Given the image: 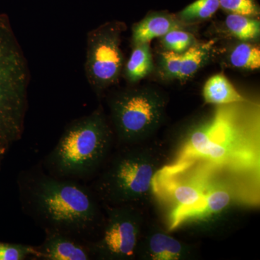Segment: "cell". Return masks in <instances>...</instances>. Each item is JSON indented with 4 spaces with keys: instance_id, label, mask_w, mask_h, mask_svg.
<instances>
[{
    "instance_id": "10",
    "label": "cell",
    "mask_w": 260,
    "mask_h": 260,
    "mask_svg": "<svg viewBox=\"0 0 260 260\" xmlns=\"http://www.w3.org/2000/svg\"><path fill=\"white\" fill-rule=\"evenodd\" d=\"M208 171L173 179L167 185V194L173 205L172 229L188 214L200 208L204 200Z\"/></svg>"
},
{
    "instance_id": "3",
    "label": "cell",
    "mask_w": 260,
    "mask_h": 260,
    "mask_svg": "<svg viewBox=\"0 0 260 260\" xmlns=\"http://www.w3.org/2000/svg\"><path fill=\"white\" fill-rule=\"evenodd\" d=\"M145 143L125 145L98 179V196L109 205L136 204L155 190L164 159L159 148Z\"/></svg>"
},
{
    "instance_id": "6",
    "label": "cell",
    "mask_w": 260,
    "mask_h": 260,
    "mask_svg": "<svg viewBox=\"0 0 260 260\" xmlns=\"http://www.w3.org/2000/svg\"><path fill=\"white\" fill-rule=\"evenodd\" d=\"M125 24L111 21L90 30L87 36L85 72L89 85L97 95L119 82L124 66L121 37Z\"/></svg>"
},
{
    "instance_id": "5",
    "label": "cell",
    "mask_w": 260,
    "mask_h": 260,
    "mask_svg": "<svg viewBox=\"0 0 260 260\" xmlns=\"http://www.w3.org/2000/svg\"><path fill=\"white\" fill-rule=\"evenodd\" d=\"M167 105L165 94L153 87L126 88L114 94L109 108L119 143L131 145L150 140L164 124Z\"/></svg>"
},
{
    "instance_id": "20",
    "label": "cell",
    "mask_w": 260,
    "mask_h": 260,
    "mask_svg": "<svg viewBox=\"0 0 260 260\" xmlns=\"http://www.w3.org/2000/svg\"><path fill=\"white\" fill-rule=\"evenodd\" d=\"M159 74L162 79L178 80L180 72L182 54L164 50L159 57Z\"/></svg>"
},
{
    "instance_id": "14",
    "label": "cell",
    "mask_w": 260,
    "mask_h": 260,
    "mask_svg": "<svg viewBox=\"0 0 260 260\" xmlns=\"http://www.w3.org/2000/svg\"><path fill=\"white\" fill-rule=\"evenodd\" d=\"M153 68L150 44L145 43L133 46L131 55L124 64L122 73L126 81L134 85L148 76L153 72Z\"/></svg>"
},
{
    "instance_id": "22",
    "label": "cell",
    "mask_w": 260,
    "mask_h": 260,
    "mask_svg": "<svg viewBox=\"0 0 260 260\" xmlns=\"http://www.w3.org/2000/svg\"><path fill=\"white\" fill-rule=\"evenodd\" d=\"M30 256H38L37 249L32 246L0 244V260H22Z\"/></svg>"
},
{
    "instance_id": "15",
    "label": "cell",
    "mask_w": 260,
    "mask_h": 260,
    "mask_svg": "<svg viewBox=\"0 0 260 260\" xmlns=\"http://www.w3.org/2000/svg\"><path fill=\"white\" fill-rule=\"evenodd\" d=\"M214 41L197 43L182 54L180 72L178 80L186 81L193 76L210 60L214 52Z\"/></svg>"
},
{
    "instance_id": "21",
    "label": "cell",
    "mask_w": 260,
    "mask_h": 260,
    "mask_svg": "<svg viewBox=\"0 0 260 260\" xmlns=\"http://www.w3.org/2000/svg\"><path fill=\"white\" fill-rule=\"evenodd\" d=\"M220 8L229 14L256 18L260 9L256 0H219Z\"/></svg>"
},
{
    "instance_id": "19",
    "label": "cell",
    "mask_w": 260,
    "mask_h": 260,
    "mask_svg": "<svg viewBox=\"0 0 260 260\" xmlns=\"http://www.w3.org/2000/svg\"><path fill=\"white\" fill-rule=\"evenodd\" d=\"M160 43L164 50L183 54L198 42L191 32L183 29H174L160 38Z\"/></svg>"
},
{
    "instance_id": "7",
    "label": "cell",
    "mask_w": 260,
    "mask_h": 260,
    "mask_svg": "<svg viewBox=\"0 0 260 260\" xmlns=\"http://www.w3.org/2000/svg\"><path fill=\"white\" fill-rule=\"evenodd\" d=\"M100 237L90 249L93 257L102 260L135 259L137 246L143 228V212L133 204L111 205Z\"/></svg>"
},
{
    "instance_id": "2",
    "label": "cell",
    "mask_w": 260,
    "mask_h": 260,
    "mask_svg": "<svg viewBox=\"0 0 260 260\" xmlns=\"http://www.w3.org/2000/svg\"><path fill=\"white\" fill-rule=\"evenodd\" d=\"M114 131L102 108L65 128L47 159L59 178L89 177L101 169L112 149Z\"/></svg>"
},
{
    "instance_id": "12",
    "label": "cell",
    "mask_w": 260,
    "mask_h": 260,
    "mask_svg": "<svg viewBox=\"0 0 260 260\" xmlns=\"http://www.w3.org/2000/svg\"><path fill=\"white\" fill-rule=\"evenodd\" d=\"M185 26L176 16L166 12H152L135 23L132 31V44H145L156 38H161L174 30Z\"/></svg>"
},
{
    "instance_id": "18",
    "label": "cell",
    "mask_w": 260,
    "mask_h": 260,
    "mask_svg": "<svg viewBox=\"0 0 260 260\" xmlns=\"http://www.w3.org/2000/svg\"><path fill=\"white\" fill-rule=\"evenodd\" d=\"M219 8V0H196L176 16L184 25H189L211 18Z\"/></svg>"
},
{
    "instance_id": "8",
    "label": "cell",
    "mask_w": 260,
    "mask_h": 260,
    "mask_svg": "<svg viewBox=\"0 0 260 260\" xmlns=\"http://www.w3.org/2000/svg\"><path fill=\"white\" fill-rule=\"evenodd\" d=\"M239 187L233 179L208 172L205 197L200 208L181 219L180 224L206 227L223 220L234 205L242 200Z\"/></svg>"
},
{
    "instance_id": "17",
    "label": "cell",
    "mask_w": 260,
    "mask_h": 260,
    "mask_svg": "<svg viewBox=\"0 0 260 260\" xmlns=\"http://www.w3.org/2000/svg\"><path fill=\"white\" fill-rule=\"evenodd\" d=\"M229 64L236 69L256 70L260 68L259 46L242 42L237 44L230 51L228 57Z\"/></svg>"
},
{
    "instance_id": "1",
    "label": "cell",
    "mask_w": 260,
    "mask_h": 260,
    "mask_svg": "<svg viewBox=\"0 0 260 260\" xmlns=\"http://www.w3.org/2000/svg\"><path fill=\"white\" fill-rule=\"evenodd\" d=\"M22 195L25 211L47 234L83 237L103 223L95 194L64 178L29 174L24 177Z\"/></svg>"
},
{
    "instance_id": "11",
    "label": "cell",
    "mask_w": 260,
    "mask_h": 260,
    "mask_svg": "<svg viewBox=\"0 0 260 260\" xmlns=\"http://www.w3.org/2000/svg\"><path fill=\"white\" fill-rule=\"evenodd\" d=\"M47 239L37 248V257L47 260H88L93 257L90 245L76 237L59 233L47 234Z\"/></svg>"
},
{
    "instance_id": "9",
    "label": "cell",
    "mask_w": 260,
    "mask_h": 260,
    "mask_svg": "<svg viewBox=\"0 0 260 260\" xmlns=\"http://www.w3.org/2000/svg\"><path fill=\"white\" fill-rule=\"evenodd\" d=\"M194 246L173 237L158 225L143 228L137 246L135 259L187 260L195 255Z\"/></svg>"
},
{
    "instance_id": "4",
    "label": "cell",
    "mask_w": 260,
    "mask_h": 260,
    "mask_svg": "<svg viewBox=\"0 0 260 260\" xmlns=\"http://www.w3.org/2000/svg\"><path fill=\"white\" fill-rule=\"evenodd\" d=\"M29 80L28 62L9 18L0 14V156L23 134Z\"/></svg>"
},
{
    "instance_id": "16",
    "label": "cell",
    "mask_w": 260,
    "mask_h": 260,
    "mask_svg": "<svg viewBox=\"0 0 260 260\" xmlns=\"http://www.w3.org/2000/svg\"><path fill=\"white\" fill-rule=\"evenodd\" d=\"M228 31L241 42H250L259 39L260 23L255 18L229 14L225 20Z\"/></svg>"
},
{
    "instance_id": "13",
    "label": "cell",
    "mask_w": 260,
    "mask_h": 260,
    "mask_svg": "<svg viewBox=\"0 0 260 260\" xmlns=\"http://www.w3.org/2000/svg\"><path fill=\"white\" fill-rule=\"evenodd\" d=\"M203 96L205 104L213 106L227 105L248 101L223 73L214 75L207 80L203 87Z\"/></svg>"
}]
</instances>
